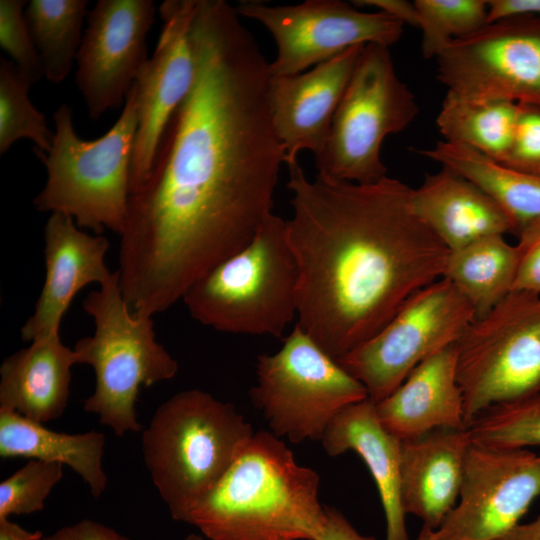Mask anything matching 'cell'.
I'll return each instance as SVG.
<instances>
[{"label": "cell", "instance_id": "6da1fadb", "mask_svg": "<svg viewBox=\"0 0 540 540\" xmlns=\"http://www.w3.org/2000/svg\"><path fill=\"white\" fill-rule=\"evenodd\" d=\"M223 0H199L194 80L129 196L122 294L137 313L169 309L251 242L271 214L284 150L272 121L270 63Z\"/></svg>", "mask_w": 540, "mask_h": 540}, {"label": "cell", "instance_id": "7a4b0ae2", "mask_svg": "<svg viewBox=\"0 0 540 540\" xmlns=\"http://www.w3.org/2000/svg\"><path fill=\"white\" fill-rule=\"evenodd\" d=\"M288 238L298 271L297 326L338 360L374 336L417 291L442 278L449 249L415 215L413 188L309 180L288 166Z\"/></svg>", "mask_w": 540, "mask_h": 540}, {"label": "cell", "instance_id": "3957f363", "mask_svg": "<svg viewBox=\"0 0 540 540\" xmlns=\"http://www.w3.org/2000/svg\"><path fill=\"white\" fill-rule=\"evenodd\" d=\"M319 484L279 437L260 430L185 523L208 540H319L326 523Z\"/></svg>", "mask_w": 540, "mask_h": 540}, {"label": "cell", "instance_id": "277c9868", "mask_svg": "<svg viewBox=\"0 0 540 540\" xmlns=\"http://www.w3.org/2000/svg\"><path fill=\"white\" fill-rule=\"evenodd\" d=\"M253 434L233 404L199 389L180 391L157 408L142 434V453L174 520L186 522Z\"/></svg>", "mask_w": 540, "mask_h": 540}, {"label": "cell", "instance_id": "5b68a950", "mask_svg": "<svg viewBox=\"0 0 540 540\" xmlns=\"http://www.w3.org/2000/svg\"><path fill=\"white\" fill-rule=\"evenodd\" d=\"M55 132L48 152L33 148L47 171L34 198L37 211L71 216L79 228L119 235L128 216L131 162L138 128L135 84L113 126L100 138L83 140L75 132L72 109L62 103L53 114Z\"/></svg>", "mask_w": 540, "mask_h": 540}, {"label": "cell", "instance_id": "8992f818", "mask_svg": "<svg viewBox=\"0 0 540 540\" xmlns=\"http://www.w3.org/2000/svg\"><path fill=\"white\" fill-rule=\"evenodd\" d=\"M299 271L287 220L271 213L243 249L183 296L191 317L218 331L282 338L297 316Z\"/></svg>", "mask_w": 540, "mask_h": 540}, {"label": "cell", "instance_id": "52a82bcc", "mask_svg": "<svg viewBox=\"0 0 540 540\" xmlns=\"http://www.w3.org/2000/svg\"><path fill=\"white\" fill-rule=\"evenodd\" d=\"M82 306L93 318L95 331L79 339L73 350L78 364L90 365L96 377L83 409L117 436L138 432L135 403L141 387L172 379L178 363L157 342L152 317L134 313L124 299L118 270L91 291Z\"/></svg>", "mask_w": 540, "mask_h": 540}, {"label": "cell", "instance_id": "ba28073f", "mask_svg": "<svg viewBox=\"0 0 540 540\" xmlns=\"http://www.w3.org/2000/svg\"><path fill=\"white\" fill-rule=\"evenodd\" d=\"M418 112L389 47L366 44L333 115L326 145L315 158L317 175L362 185L382 180L387 176L383 141L406 129Z\"/></svg>", "mask_w": 540, "mask_h": 540}, {"label": "cell", "instance_id": "9c48e42d", "mask_svg": "<svg viewBox=\"0 0 540 540\" xmlns=\"http://www.w3.org/2000/svg\"><path fill=\"white\" fill-rule=\"evenodd\" d=\"M250 389L272 432L291 442L320 441L346 407L368 398L365 387L295 325L274 354L257 358Z\"/></svg>", "mask_w": 540, "mask_h": 540}, {"label": "cell", "instance_id": "30bf717a", "mask_svg": "<svg viewBox=\"0 0 540 540\" xmlns=\"http://www.w3.org/2000/svg\"><path fill=\"white\" fill-rule=\"evenodd\" d=\"M456 347L467 427L491 407L539 393L540 295L511 291Z\"/></svg>", "mask_w": 540, "mask_h": 540}, {"label": "cell", "instance_id": "8fae6325", "mask_svg": "<svg viewBox=\"0 0 540 540\" xmlns=\"http://www.w3.org/2000/svg\"><path fill=\"white\" fill-rule=\"evenodd\" d=\"M472 305L446 278L413 294L371 338L336 360L378 403L424 360L456 344L475 320Z\"/></svg>", "mask_w": 540, "mask_h": 540}, {"label": "cell", "instance_id": "7c38bea8", "mask_svg": "<svg viewBox=\"0 0 540 540\" xmlns=\"http://www.w3.org/2000/svg\"><path fill=\"white\" fill-rule=\"evenodd\" d=\"M435 59L437 78L449 92L540 108V16L488 23L450 42Z\"/></svg>", "mask_w": 540, "mask_h": 540}, {"label": "cell", "instance_id": "4fadbf2b", "mask_svg": "<svg viewBox=\"0 0 540 540\" xmlns=\"http://www.w3.org/2000/svg\"><path fill=\"white\" fill-rule=\"evenodd\" d=\"M241 17L256 20L272 35L277 55L271 77L291 76L323 63L345 50L370 43L390 47L404 24L380 11L364 12L340 0H307L296 5L240 1Z\"/></svg>", "mask_w": 540, "mask_h": 540}, {"label": "cell", "instance_id": "5bb4252c", "mask_svg": "<svg viewBox=\"0 0 540 540\" xmlns=\"http://www.w3.org/2000/svg\"><path fill=\"white\" fill-rule=\"evenodd\" d=\"M539 495L540 455L472 441L459 498L435 530V540H498Z\"/></svg>", "mask_w": 540, "mask_h": 540}, {"label": "cell", "instance_id": "9a60e30c", "mask_svg": "<svg viewBox=\"0 0 540 540\" xmlns=\"http://www.w3.org/2000/svg\"><path fill=\"white\" fill-rule=\"evenodd\" d=\"M155 13L152 0H99L88 13L75 81L92 120L125 101L148 60Z\"/></svg>", "mask_w": 540, "mask_h": 540}, {"label": "cell", "instance_id": "2e32d148", "mask_svg": "<svg viewBox=\"0 0 540 540\" xmlns=\"http://www.w3.org/2000/svg\"><path fill=\"white\" fill-rule=\"evenodd\" d=\"M196 5L197 0H166L160 5L159 39L135 82L138 128L131 162L130 194L150 177L166 127L191 89L195 59L190 25Z\"/></svg>", "mask_w": 540, "mask_h": 540}, {"label": "cell", "instance_id": "e0dca14e", "mask_svg": "<svg viewBox=\"0 0 540 540\" xmlns=\"http://www.w3.org/2000/svg\"><path fill=\"white\" fill-rule=\"evenodd\" d=\"M365 45L351 47L309 71L271 77L272 121L290 166L304 150L323 151L336 108Z\"/></svg>", "mask_w": 540, "mask_h": 540}, {"label": "cell", "instance_id": "ac0fdd59", "mask_svg": "<svg viewBox=\"0 0 540 540\" xmlns=\"http://www.w3.org/2000/svg\"><path fill=\"white\" fill-rule=\"evenodd\" d=\"M109 249L102 235H90L71 216L51 213L44 227L45 280L33 314L21 328L32 342L60 332L61 322L77 293L91 283L108 282L114 272L105 264Z\"/></svg>", "mask_w": 540, "mask_h": 540}, {"label": "cell", "instance_id": "d6986e66", "mask_svg": "<svg viewBox=\"0 0 540 540\" xmlns=\"http://www.w3.org/2000/svg\"><path fill=\"white\" fill-rule=\"evenodd\" d=\"M375 408L382 425L401 441L438 429L467 428L456 344L420 363Z\"/></svg>", "mask_w": 540, "mask_h": 540}, {"label": "cell", "instance_id": "ffe728a7", "mask_svg": "<svg viewBox=\"0 0 540 540\" xmlns=\"http://www.w3.org/2000/svg\"><path fill=\"white\" fill-rule=\"evenodd\" d=\"M468 428L438 429L402 441L401 500L407 514L436 530L459 498L467 451Z\"/></svg>", "mask_w": 540, "mask_h": 540}, {"label": "cell", "instance_id": "44dd1931", "mask_svg": "<svg viewBox=\"0 0 540 540\" xmlns=\"http://www.w3.org/2000/svg\"><path fill=\"white\" fill-rule=\"evenodd\" d=\"M332 457L356 452L376 484L386 521L385 540H409L401 500L402 441L380 422L368 398L344 408L320 440Z\"/></svg>", "mask_w": 540, "mask_h": 540}, {"label": "cell", "instance_id": "7402d4cb", "mask_svg": "<svg viewBox=\"0 0 540 540\" xmlns=\"http://www.w3.org/2000/svg\"><path fill=\"white\" fill-rule=\"evenodd\" d=\"M411 206L449 251L488 236L515 234L507 214L485 191L446 167L412 190Z\"/></svg>", "mask_w": 540, "mask_h": 540}, {"label": "cell", "instance_id": "603a6c76", "mask_svg": "<svg viewBox=\"0 0 540 540\" xmlns=\"http://www.w3.org/2000/svg\"><path fill=\"white\" fill-rule=\"evenodd\" d=\"M75 364V351L59 334L32 341L0 366V409L42 424L59 418L68 404Z\"/></svg>", "mask_w": 540, "mask_h": 540}, {"label": "cell", "instance_id": "cb8c5ba5", "mask_svg": "<svg viewBox=\"0 0 540 540\" xmlns=\"http://www.w3.org/2000/svg\"><path fill=\"white\" fill-rule=\"evenodd\" d=\"M104 434L56 432L14 411L0 409V457L27 458L69 466L99 498L108 478L102 466Z\"/></svg>", "mask_w": 540, "mask_h": 540}, {"label": "cell", "instance_id": "d4e9b609", "mask_svg": "<svg viewBox=\"0 0 540 540\" xmlns=\"http://www.w3.org/2000/svg\"><path fill=\"white\" fill-rule=\"evenodd\" d=\"M416 152L467 178L507 214L515 235L540 218V177L512 169L462 144L438 141Z\"/></svg>", "mask_w": 540, "mask_h": 540}, {"label": "cell", "instance_id": "484cf974", "mask_svg": "<svg viewBox=\"0 0 540 540\" xmlns=\"http://www.w3.org/2000/svg\"><path fill=\"white\" fill-rule=\"evenodd\" d=\"M518 250L504 235L476 240L450 251L442 278L449 280L480 318L513 289Z\"/></svg>", "mask_w": 540, "mask_h": 540}, {"label": "cell", "instance_id": "4316f807", "mask_svg": "<svg viewBox=\"0 0 540 540\" xmlns=\"http://www.w3.org/2000/svg\"><path fill=\"white\" fill-rule=\"evenodd\" d=\"M519 109L515 102L475 100L447 91L436 124L444 141L468 146L504 163Z\"/></svg>", "mask_w": 540, "mask_h": 540}, {"label": "cell", "instance_id": "83f0119b", "mask_svg": "<svg viewBox=\"0 0 540 540\" xmlns=\"http://www.w3.org/2000/svg\"><path fill=\"white\" fill-rule=\"evenodd\" d=\"M87 0H31L24 16L39 53L44 77L63 82L76 60Z\"/></svg>", "mask_w": 540, "mask_h": 540}, {"label": "cell", "instance_id": "f1b7e54d", "mask_svg": "<svg viewBox=\"0 0 540 540\" xmlns=\"http://www.w3.org/2000/svg\"><path fill=\"white\" fill-rule=\"evenodd\" d=\"M30 78L5 58H0V154L22 138L30 139L36 148L48 152L54 132L45 115L38 111L29 99Z\"/></svg>", "mask_w": 540, "mask_h": 540}, {"label": "cell", "instance_id": "f546056e", "mask_svg": "<svg viewBox=\"0 0 540 540\" xmlns=\"http://www.w3.org/2000/svg\"><path fill=\"white\" fill-rule=\"evenodd\" d=\"M422 55L436 58L452 41L477 32L488 24L484 0H416Z\"/></svg>", "mask_w": 540, "mask_h": 540}, {"label": "cell", "instance_id": "4dcf8cb0", "mask_svg": "<svg viewBox=\"0 0 540 540\" xmlns=\"http://www.w3.org/2000/svg\"><path fill=\"white\" fill-rule=\"evenodd\" d=\"M472 441L493 448L540 446V392L491 407L469 425Z\"/></svg>", "mask_w": 540, "mask_h": 540}, {"label": "cell", "instance_id": "1f68e13d", "mask_svg": "<svg viewBox=\"0 0 540 540\" xmlns=\"http://www.w3.org/2000/svg\"><path fill=\"white\" fill-rule=\"evenodd\" d=\"M62 476V464L30 459L0 483V519L43 510Z\"/></svg>", "mask_w": 540, "mask_h": 540}, {"label": "cell", "instance_id": "d6a6232c", "mask_svg": "<svg viewBox=\"0 0 540 540\" xmlns=\"http://www.w3.org/2000/svg\"><path fill=\"white\" fill-rule=\"evenodd\" d=\"M26 5L25 0L0 1V46L34 84L44 77V71L25 20Z\"/></svg>", "mask_w": 540, "mask_h": 540}, {"label": "cell", "instance_id": "836d02e7", "mask_svg": "<svg viewBox=\"0 0 540 540\" xmlns=\"http://www.w3.org/2000/svg\"><path fill=\"white\" fill-rule=\"evenodd\" d=\"M513 142L504 165L540 177V108L519 104Z\"/></svg>", "mask_w": 540, "mask_h": 540}, {"label": "cell", "instance_id": "e575fe53", "mask_svg": "<svg viewBox=\"0 0 540 540\" xmlns=\"http://www.w3.org/2000/svg\"><path fill=\"white\" fill-rule=\"evenodd\" d=\"M517 236L518 267L512 291L540 295V218L525 225Z\"/></svg>", "mask_w": 540, "mask_h": 540}, {"label": "cell", "instance_id": "d590c367", "mask_svg": "<svg viewBox=\"0 0 540 540\" xmlns=\"http://www.w3.org/2000/svg\"><path fill=\"white\" fill-rule=\"evenodd\" d=\"M41 540H131L102 523L83 519L73 525L65 526Z\"/></svg>", "mask_w": 540, "mask_h": 540}, {"label": "cell", "instance_id": "8d00e7d4", "mask_svg": "<svg viewBox=\"0 0 540 540\" xmlns=\"http://www.w3.org/2000/svg\"><path fill=\"white\" fill-rule=\"evenodd\" d=\"M326 523L319 540H376L374 536L359 533L338 510L325 507Z\"/></svg>", "mask_w": 540, "mask_h": 540}, {"label": "cell", "instance_id": "74e56055", "mask_svg": "<svg viewBox=\"0 0 540 540\" xmlns=\"http://www.w3.org/2000/svg\"><path fill=\"white\" fill-rule=\"evenodd\" d=\"M488 4V23L521 15L540 16V0H491Z\"/></svg>", "mask_w": 540, "mask_h": 540}, {"label": "cell", "instance_id": "f35d334b", "mask_svg": "<svg viewBox=\"0 0 540 540\" xmlns=\"http://www.w3.org/2000/svg\"><path fill=\"white\" fill-rule=\"evenodd\" d=\"M355 6L374 7L377 11L383 12L411 26L418 27V13L414 2L405 0H355Z\"/></svg>", "mask_w": 540, "mask_h": 540}, {"label": "cell", "instance_id": "ab89813d", "mask_svg": "<svg viewBox=\"0 0 540 540\" xmlns=\"http://www.w3.org/2000/svg\"><path fill=\"white\" fill-rule=\"evenodd\" d=\"M41 531H28L8 518L0 519V540H41Z\"/></svg>", "mask_w": 540, "mask_h": 540}, {"label": "cell", "instance_id": "60d3db41", "mask_svg": "<svg viewBox=\"0 0 540 540\" xmlns=\"http://www.w3.org/2000/svg\"><path fill=\"white\" fill-rule=\"evenodd\" d=\"M498 540H540V516L529 523L517 524Z\"/></svg>", "mask_w": 540, "mask_h": 540}, {"label": "cell", "instance_id": "b9f144b4", "mask_svg": "<svg viewBox=\"0 0 540 540\" xmlns=\"http://www.w3.org/2000/svg\"><path fill=\"white\" fill-rule=\"evenodd\" d=\"M415 540H435V530L423 525Z\"/></svg>", "mask_w": 540, "mask_h": 540}, {"label": "cell", "instance_id": "7bdbcfd3", "mask_svg": "<svg viewBox=\"0 0 540 540\" xmlns=\"http://www.w3.org/2000/svg\"><path fill=\"white\" fill-rule=\"evenodd\" d=\"M185 540H206V538L203 535L199 534H189L187 535Z\"/></svg>", "mask_w": 540, "mask_h": 540}]
</instances>
